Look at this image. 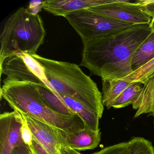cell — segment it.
<instances>
[{
  "mask_svg": "<svg viewBox=\"0 0 154 154\" xmlns=\"http://www.w3.org/2000/svg\"><path fill=\"white\" fill-rule=\"evenodd\" d=\"M152 32L150 25H134L118 33L83 43L81 66L102 80H122L132 72L135 51Z\"/></svg>",
  "mask_w": 154,
  "mask_h": 154,
  "instance_id": "cell-1",
  "label": "cell"
},
{
  "mask_svg": "<svg viewBox=\"0 0 154 154\" xmlns=\"http://www.w3.org/2000/svg\"><path fill=\"white\" fill-rule=\"evenodd\" d=\"M43 66L48 81L60 95L74 99L102 117L104 106L96 84L77 65L32 55Z\"/></svg>",
  "mask_w": 154,
  "mask_h": 154,
  "instance_id": "cell-2",
  "label": "cell"
},
{
  "mask_svg": "<svg viewBox=\"0 0 154 154\" xmlns=\"http://www.w3.org/2000/svg\"><path fill=\"white\" fill-rule=\"evenodd\" d=\"M1 97L14 110L28 115L70 133L84 128L77 116H67L52 110L42 99L38 85L30 83H3Z\"/></svg>",
  "mask_w": 154,
  "mask_h": 154,
  "instance_id": "cell-3",
  "label": "cell"
},
{
  "mask_svg": "<svg viewBox=\"0 0 154 154\" xmlns=\"http://www.w3.org/2000/svg\"><path fill=\"white\" fill-rule=\"evenodd\" d=\"M46 35L41 17L28 9L20 8L7 20L0 35V68L13 56L22 53L36 54Z\"/></svg>",
  "mask_w": 154,
  "mask_h": 154,
  "instance_id": "cell-4",
  "label": "cell"
},
{
  "mask_svg": "<svg viewBox=\"0 0 154 154\" xmlns=\"http://www.w3.org/2000/svg\"><path fill=\"white\" fill-rule=\"evenodd\" d=\"M64 17L81 37L82 43L120 32L134 25L103 17L88 9L72 12Z\"/></svg>",
  "mask_w": 154,
  "mask_h": 154,
  "instance_id": "cell-5",
  "label": "cell"
},
{
  "mask_svg": "<svg viewBox=\"0 0 154 154\" xmlns=\"http://www.w3.org/2000/svg\"><path fill=\"white\" fill-rule=\"evenodd\" d=\"M0 69L1 75L7 76L3 83H30L47 87L57 94L48 81L41 64L28 54L22 53L9 57Z\"/></svg>",
  "mask_w": 154,
  "mask_h": 154,
  "instance_id": "cell-6",
  "label": "cell"
},
{
  "mask_svg": "<svg viewBox=\"0 0 154 154\" xmlns=\"http://www.w3.org/2000/svg\"><path fill=\"white\" fill-rule=\"evenodd\" d=\"M103 17L133 25H150L152 18L144 11L137 1L114 0L112 3L87 9Z\"/></svg>",
  "mask_w": 154,
  "mask_h": 154,
  "instance_id": "cell-7",
  "label": "cell"
},
{
  "mask_svg": "<svg viewBox=\"0 0 154 154\" xmlns=\"http://www.w3.org/2000/svg\"><path fill=\"white\" fill-rule=\"evenodd\" d=\"M24 121L23 114L17 111L0 115V154H11L24 143L21 133Z\"/></svg>",
  "mask_w": 154,
  "mask_h": 154,
  "instance_id": "cell-8",
  "label": "cell"
},
{
  "mask_svg": "<svg viewBox=\"0 0 154 154\" xmlns=\"http://www.w3.org/2000/svg\"><path fill=\"white\" fill-rule=\"evenodd\" d=\"M60 145L69 147L77 151H85L97 147L101 140L100 129L94 131L87 127L74 133H70L55 127Z\"/></svg>",
  "mask_w": 154,
  "mask_h": 154,
  "instance_id": "cell-9",
  "label": "cell"
},
{
  "mask_svg": "<svg viewBox=\"0 0 154 154\" xmlns=\"http://www.w3.org/2000/svg\"><path fill=\"white\" fill-rule=\"evenodd\" d=\"M114 0H46L42 1V8L56 16L65 17L72 12L103 4Z\"/></svg>",
  "mask_w": 154,
  "mask_h": 154,
  "instance_id": "cell-10",
  "label": "cell"
},
{
  "mask_svg": "<svg viewBox=\"0 0 154 154\" xmlns=\"http://www.w3.org/2000/svg\"><path fill=\"white\" fill-rule=\"evenodd\" d=\"M22 114L31 130L33 137L38 140L48 154H59L60 144L57 137L55 127L28 115Z\"/></svg>",
  "mask_w": 154,
  "mask_h": 154,
  "instance_id": "cell-11",
  "label": "cell"
},
{
  "mask_svg": "<svg viewBox=\"0 0 154 154\" xmlns=\"http://www.w3.org/2000/svg\"><path fill=\"white\" fill-rule=\"evenodd\" d=\"M145 85L140 82L131 83L115 100L112 107L120 109L132 104L138 109L144 94Z\"/></svg>",
  "mask_w": 154,
  "mask_h": 154,
  "instance_id": "cell-12",
  "label": "cell"
},
{
  "mask_svg": "<svg viewBox=\"0 0 154 154\" xmlns=\"http://www.w3.org/2000/svg\"><path fill=\"white\" fill-rule=\"evenodd\" d=\"M59 98L66 106L82 119L85 127L94 131L100 129L99 128L100 118L97 114L74 99L62 95H60Z\"/></svg>",
  "mask_w": 154,
  "mask_h": 154,
  "instance_id": "cell-13",
  "label": "cell"
},
{
  "mask_svg": "<svg viewBox=\"0 0 154 154\" xmlns=\"http://www.w3.org/2000/svg\"><path fill=\"white\" fill-rule=\"evenodd\" d=\"M131 83L123 80H102V102L108 109L115 100Z\"/></svg>",
  "mask_w": 154,
  "mask_h": 154,
  "instance_id": "cell-14",
  "label": "cell"
},
{
  "mask_svg": "<svg viewBox=\"0 0 154 154\" xmlns=\"http://www.w3.org/2000/svg\"><path fill=\"white\" fill-rule=\"evenodd\" d=\"M154 58V31L141 43L136 50L131 59L132 71L141 67Z\"/></svg>",
  "mask_w": 154,
  "mask_h": 154,
  "instance_id": "cell-15",
  "label": "cell"
},
{
  "mask_svg": "<svg viewBox=\"0 0 154 154\" xmlns=\"http://www.w3.org/2000/svg\"><path fill=\"white\" fill-rule=\"evenodd\" d=\"M38 87L42 99L52 110L58 113L67 116L77 115L66 106L52 90L44 86L38 85Z\"/></svg>",
  "mask_w": 154,
  "mask_h": 154,
  "instance_id": "cell-16",
  "label": "cell"
},
{
  "mask_svg": "<svg viewBox=\"0 0 154 154\" xmlns=\"http://www.w3.org/2000/svg\"><path fill=\"white\" fill-rule=\"evenodd\" d=\"M145 113L151 115L154 119V77L145 85L144 95L134 118Z\"/></svg>",
  "mask_w": 154,
  "mask_h": 154,
  "instance_id": "cell-17",
  "label": "cell"
},
{
  "mask_svg": "<svg viewBox=\"0 0 154 154\" xmlns=\"http://www.w3.org/2000/svg\"><path fill=\"white\" fill-rule=\"evenodd\" d=\"M154 77V58L144 65L132 72L122 80L129 82H140L146 85L148 81Z\"/></svg>",
  "mask_w": 154,
  "mask_h": 154,
  "instance_id": "cell-18",
  "label": "cell"
},
{
  "mask_svg": "<svg viewBox=\"0 0 154 154\" xmlns=\"http://www.w3.org/2000/svg\"><path fill=\"white\" fill-rule=\"evenodd\" d=\"M128 154H154V148L147 140L136 137L128 142Z\"/></svg>",
  "mask_w": 154,
  "mask_h": 154,
  "instance_id": "cell-19",
  "label": "cell"
},
{
  "mask_svg": "<svg viewBox=\"0 0 154 154\" xmlns=\"http://www.w3.org/2000/svg\"><path fill=\"white\" fill-rule=\"evenodd\" d=\"M128 142H122L104 148L92 154H128Z\"/></svg>",
  "mask_w": 154,
  "mask_h": 154,
  "instance_id": "cell-20",
  "label": "cell"
},
{
  "mask_svg": "<svg viewBox=\"0 0 154 154\" xmlns=\"http://www.w3.org/2000/svg\"><path fill=\"white\" fill-rule=\"evenodd\" d=\"M21 133L24 143L28 146H31L33 141V135L25 118L21 128Z\"/></svg>",
  "mask_w": 154,
  "mask_h": 154,
  "instance_id": "cell-21",
  "label": "cell"
},
{
  "mask_svg": "<svg viewBox=\"0 0 154 154\" xmlns=\"http://www.w3.org/2000/svg\"><path fill=\"white\" fill-rule=\"evenodd\" d=\"M138 3L141 6L142 9L153 18L154 17V0H140Z\"/></svg>",
  "mask_w": 154,
  "mask_h": 154,
  "instance_id": "cell-22",
  "label": "cell"
},
{
  "mask_svg": "<svg viewBox=\"0 0 154 154\" xmlns=\"http://www.w3.org/2000/svg\"><path fill=\"white\" fill-rule=\"evenodd\" d=\"M29 147L34 154H49L38 140L34 137L32 145Z\"/></svg>",
  "mask_w": 154,
  "mask_h": 154,
  "instance_id": "cell-23",
  "label": "cell"
},
{
  "mask_svg": "<svg viewBox=\"0 0 154 154\" xmlns=\"http://www.w3.org/2000/svg\"><path fill=\"white\" fill-rule=\"evenodd\" d=\"M11 154H34L30 148L23 143L22 145L13 149Z\"/></svg>",
  "mask_w": 154,
  "mask_h": 154,
  "instance_id": "cell-24",
  "label": "cell"
},
{
  "mask_svg": "<svg viewBox=\"0 0 154 154\" xmlns=\"http://www.w3.org/2000/svg\"><path fill=\"white\" fill-rule=\"evenodd\" d=\"M42 2L40 1H31L28 10L33 14H37L42 8Z\"/></svg>",
  "mask_w": 154,
  "mask_h": 154,
  "instance_id": "cell-25",
  "label": "cell"
},
{
  "mask_svg": "<svg viewBox=\"0 0 154 154\" xmlns=\"http://www.w3.org/2000/svg\"><path fill=\"white\" fill-rule=\"evenodd\" d=\"M59 154H82L75 149L66 146L60 145L59 149Z\"/></svg>",
  "mask_w": 154,
  "mask_h": 154,
  "instance_id": "cell-26",
  "label": "cell"
},
{
  "mask_svg": "<svg viewBox=\"0 0 154 154\" xmlns=\"http://www.w3.org/2000/svg\"><path fill=\"white\" fill-rule=\"evenodd\" d=\"M150 26L151 29H152V31H154V17L152 18V20L151 24H150Z\"/></svg>",
  "mask_w": 154,
  "mask_h": 154,
  "instance_id": "cell-27",
  "label": "cell"
}]
</instances>
